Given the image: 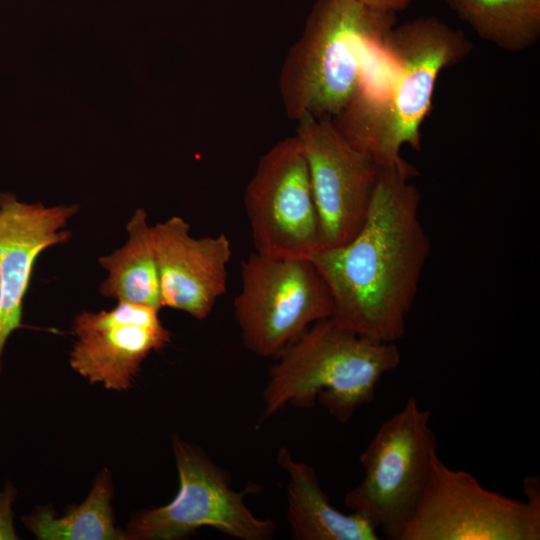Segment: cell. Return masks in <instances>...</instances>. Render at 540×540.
Masks as SVG:
<instances>
[{
    "label": "cell",
    "instance_id": "cell-13",
    "mask_svg": "<svg viewBox=\"0 0 540 540\" xmlns=\"http://www.w3.org/2000/svg\"><path fill=\"white\" fill-rule=\"evenodd\" d=\"M77 206H46L0 195V371L9 336L23 327V301L35 263L46 249L65 243Z\"/></svg>",
    "mask_w": 540,
    "mask_h": 540
},
{
    "label": "cell",
    "instance_id": "cell-16",
    "mask_svg": "<svg viewBox=\"0 0 540 540\" xmlns=\"http://www.w3.org/2000/svg\"><path fill=\"white\" fill-rule=\"evenodd\" d=\"M446 2L480 38L506 51H523L540 38V0Z\"/></svg>",
    "mask_w": 540,
    "mask_h": 540
},
{
    "label": "cell",
    "instance_id": "cell-3",
    "mask_svg": "<svg viewBox=\"0 0 540 540\" xmlns=\"http://www.w3.org/2000/svg\"><path fill=\"white\" fill-rule=\"evenodd\" d=\"M396 13L359 0H317L279 78L287 116L340 115L362 87Z\"/></svg>",
    "mask_w": 540,
    "mask_h": 540
},
{
    "label": "cell",
    "instance_id": "cell-8",
    "mask_svg": "<svg viewBox=\"0 0 540 540\" xmlns=\"http://www.w3.org/2000/svg\"><path fill=\"white\" fill-rule=\"evenodd\" d=\"M179 489L168 504L136 513L125 531L132 540H175L211 527L241 540L272 538L276 526L246 506L247 491H235L230 480L200 449L174 437Z\"/></svg>",
    "mask_w": 540,
    "mask_h": 540
},
{
    "label": "cell",
    "instance_id": "cell-17",
    "mask_svg": "<svg viewBox=\"0 0 540 540\" xmlns=\"http://www.w3.org/2000/svg\"><path fill=\"white\" fill-rule=\"evenodd\" d=\"M110 474L101 472L83 503L57 518L44 507L25 516V527L41 540H119L126 533L114 525Z\"/></svg>",
    "mask_w": 540,
    "mask_h": 540
},
{
    "label": "cell",
    "instance_id": "cell-18",
    "mask_svg": "<svg viewBox=\"0 0 540 540\" xmlns=\"http://www.w3.org/2000/svg\"><path fill=\"white\" fill-rule=\"evenodd\" d=\"M13 487L0 492V539H17L13 526L12 503L15 498Z\"/></svg>",
    "mask_w": 540,
    "mask_h": 540
},
{
    "label": "cell",
    "instance_id": "cell-4",
    "mask_svg": "<svg viewBox=\"0 0 540 540\" xmlns=\"http://www.w3.org/2000/svg\"><path fill=\"white\" fill-rule=\"evenodd\" d=\"M276 358L263 392L264 416L318 401L342 424L374 400L381 377L401 361L396 343L359 335L331 318L313 323Z\"/></svg>",
    "mask_w": 540,
    "mask_h": 540
},
{
    "label": "cell",
    "instance_id": "cell-7",
    "mask_svg": "<svg viewBox=\"0 0 540 540\" xmlns=\"http://www.w3.org/2000/svg\"><path fill=\"white\" fill-rule=\"evenodd\" d=\"M235 319L247 349L276 357L313 323L330 318V289L309 258L252 253L242 262Z\"/></svg>",
    "mask_w": 540,
    "mask_h": 540
},
{
    "label": "cell",
    "instance_id": "cell-15",
    "mask_svg": "<svg viewBox=\"0 0 540 540\" xmlns=\"http://www.w3.org/2000/svg\"><path fill=\"white\" fill-rule=\"evenodd\" d=\"M128 239L120 248L99 258L107 272L99 292L118 302L161 309L159 273L152 226L144 209H137L127 223Z\"/></svg>",
    "mask_w": 540,
    "mask_h": 540
},
{
    "label": "cell",
    "instance_id": "cell-1",
    "mask_svg": "<svg viewBox=\"0 0 540 540\" xmlns=\"http://www.w3.org/2000/svg\"><path fill=\"white\" fill-rule=\"evenodd\" d=\"M417 174L407 161L380 167L358 233L309 258L330 289L334 305L330 318L382 342L396 343L404 336L431 251L419 215L421 195L410 182Z\"/></svg>",
    "mask_w": 540,
    "mask_h": 540
},
{
    "label": "cell",
    "instance_id": "cell-2",
    "mask_svg": "<svg viewBox=\"0 0 540 540\" xmlns=\"http://www.w3.org/2000/svg\"><path fill=\"white\" fill-rule=\"evenodd\" d=\"M472 47L461 30L434 16L395 25L334 124L380 167L404 162V145L421 149V125L432 111L438 76L464 60Z\"/></svg>",
    "mask_w": 540,
    "mask_h": 540
},
{
    "label": "cell",
    "instance_id": "cell-19",
    "mask_svg": "<svg viewBox=\"0 0 540 540\" xmlns=\"http://www.w3.org/2000/svg\"><path fill=\"white\" fill-rule=\"evenodd\" d=\"M359 1L375 9L392 11L395 13L406 9L411 3V0H359Z\"/></svg>",
    "mask_w": 540,
    "mask_h": 540
},
{
    "label": "cell",
    "instance_id": "cell-6",
    "mask_svg": "<svg viewBox=\"0 0 540 540\" xmlns=\"http://www.w3.org/2000/svg\"><path fill=\"white\" fill-rule=\"evenodd\" d=\"M523 487L525 501L502 495L436 455L401 540H539V478L526 477Z\"/></svg>",
    "mask_w": 540,
    "mask_h": 540
},
{
    "label": "cell",
    "instance_id": "cell-5",
    "mask_svg": "<svg viewBox=\"0 0 540 540\" xmlns=\"http://www.w3.org/2000/svg\"><path fill=\"white\" fill-rule=\"evenodd\" d=\"M431 414L409 397L386 419L360 455L362 481L344 503L369 519L385 538L401 540L428 483L437 455Z\"/></svg>",
    "mask_w": 540,
    "mask_h": 540
},
{
    "label": "cell",
    "instance_id": "cell-12",
    "mask_svg": "<svg viewBox=\"0 0 540 540\" xmlns=\"http://www.w3.org/2000/svg\"><path fill=\"white\" fill-rule=\"evenodd\" d=\"M162 307L206 319L226 291L231 243L224 233L196 238L172 216L152 226Z\"/></svg>",
    "mask_w": 540,
    "mask_h": 540
},
{
    "label": "cell",
    "instance_id": "cell-14",
    "mask_svg": "<svg viewBox=\"0 0 540 540\" xmlns=\"http://www.w3.org/2000/svg\"><path fill=\"white\" fill-rule=\"evenodd\" d=\"M288 474L287 518L297 540H378L379 532L365 516L343 513L324 493L314 469L297 461L286 448L277 455Z\"/></svg>",
    "mask_w": 540,
    "mask_h": 540
},
{
    "label": "cell",
    "instance_id": "cell-11",
    "mask_svg": "<svg viewBox=\"0 0 540 540\" xmlns=\"http://www.w3.org/2000/svg\"><path fill=\"white\" fill-rule=\"evenodd\" d=\"M72 331L76 337L69 354L72 369L91 384L117 391L130 388L147 356L171 341L159 309L128 302L109 310L80 312Z\"/></svg>",
    "mask_w": 540,
    "mask_h": 540
},
{
    "label": "cell",
    "instance_id": "cell-9",
    "mask_svg": "<svg viewBox=\"0 0 540 540\" xmlns=\"http://www.w3.org/2000/svg\"><path fill=\"white\" fill-rule=\"evenodd\" d=\"M244 205L257 253L310 258L323 248L309 170L296 136L277 142L260 158Z\"/></svg>",
    "mask_w": 540,
    "mask_h": 540
},
{
    "label": "cell",
    "instance_id": "cell-10",
    "mask_svg": "<svg viewBox=\"0 0 540 540\" xmlns=\"http://www.w3.org/2000/svg\"><path fill=\"white\" fill-rule=\"evenodd\" d=\"M297 122L295 136L308 166L323 248L343 245L366 219L380 166L331 118L304 113Z\"/></svg>",
    "mask_w": 540,
    "mask_h": 540
}]
</instances>
